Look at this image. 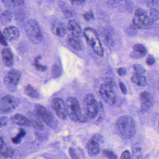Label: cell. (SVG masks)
Segmentation results:
<instances>
[{
    "label": "cell",
    "mask_w": 159,
    "mask_h": 159,
    "mask_svg": "<svg viewBox=\"0 0 159 159\" xmlns=\"http://www.w3.org/2000/svg\"><path fill=\"white\" fill-rule=\"evenodd\" d=\"M116 128L120 134L125 139H131L136 134L135 121L129 116H123L119 118L116 123Z\"/></svg>",
    "instance_id": "6da1fadb"
},
{
    "label": "cell",
    "mask_w": 159,
    "mask_h": 159,
    "mask_svg": "<svg viewBox=\"0 0 159 159\" xmlns=\"http://www.w3.org/2000/svg\"><path fill=\"white\" fill-rule=\"evenodd\" d=\"M66 111L69 118L75 122H86L88 118L82 115L78 100L75 97H70L66 101Z\"/></svg>",
    "instance_id": "7a4b0ae2"
},
{
    "label": "cell",
    "mask_w": 159,
    "mask_h": 159,
    "mask_svg": "<svg viewBox=\"0 0 159 159\" xmlns=\"http://www.w3.org/2000/svg\"><path fill=\"white\" fill-rule=\"evenodd\" d=\"M83 35L95 54L99 57H102L103 49L96 30L91 28H85L83 31Z\"/></svg>",
    "instance_id": "3957f363"
},
{
    "label": "cell",
    "mask_w": 159,
    "mask_h": 159,
    "mask_svg": "<svg viewBox=\"0 0 159 159\" xmlns=\"http://www.w3.org/2000/svg\"><path fill=\"white\" fill-rule=\"evenodd\" d=\"M25 32L29 40L34 44H38L43 40V35L39 25L36 21L30 19L25 26Z\"/></svg>",
    "instance_id": "277c9868"
},
{
    "label": "cell",
    "mask_w": 159,
    "mask_h": 159,
    "mask_svg": "<svg viewBox=\"0 0 159 159\" xmlns=\"http://www.w3.org/2000/svg\"><path fill=\"white\" fill-rule=\"evenodd\" d=\"M154 21L144 9L138 8L135 10V15L133 20L132 24L137 29L148 30L152 28Z\"/></svg>",
    "instance_id": "5b68a950"
},
{
    "label": "cell",
    "mask_w": 159,
    "mask_h": 159,
    "mask_svg": "<svg viewBox=\"0 0 159 159\" xmlns=\"http://www.w3.org/2000/svg\"><path fill=\"white\" fill-rule=\"evenodd\" d=\"M35 114L38 117L50 128H56L57 125V122L55 117L51 112L48 110L44 106L40 104L34 105Z\"/></svg>",
    "instance_id": "8992f818"
},
{
    "label": "cell",
    "mask_w": 159,
    "mask_h": 159,
    "mask_svg": "<svg viewBox=\"0 0 159 159\" xmlns=\"http://www.w3.org/2000/svg\"><path fill=\"white\" fill-rule=\"evenodd\" d=\"M85 115L88 119H94L99 112V105L93 95H86L83 101Z\"/></svg>",
    "instance_id": "52a82bcc"
},
{
    "label": "cell",
    "mask_w": 159,
    "mask_h": 159,
    "mask_svg": "<svg viewBox=\"0 0 159 159\" xmlns=\"http://www.w3.org/2000/svg\"><path fill=\"white\" fill-rule=\"evenodd\" d=\"M21 76V73L18 70L12 69L5 76L4 83L10 92H14L16 91Z\"/></svg>",
    "instance_id": "ba28073f"
},
{
    "label": "cell",
    "mask_w": 159,
    "mask_h": 159,
    "mask_svg": "<svg viewBox=\"0 0 159 159\" xmlns=\"http://www.w3.org/2000/svg\"><path fill=\"white\" fill-rule=\"evenodd\" d=\"M112 86L106 83L102 84L99 90V94L104 101L109 105H114L116 101V95Z\"/></svg>",
    "instance_id": "9c48e42d"
},
{
    "label": "cell",
    "mask_w": 159,
    "mask_h": 159,
    "mask_svg": "<svg viewBox=\"0 0 159 159\" xmlns=\"http://www.w3.org/2000/svg\"><path fill=\"white\" fill-rule=\"evenodd\" d=\"M19 103V99L12 95H6L0 101V110L3 113H8L16 109Z\"/></svg>",
    "instance_id": "30bf717a"
},
{
    "label": "cell",
    "mask_w": 159,
    "mask_h": 159,
    "mask_svg": "<svg viewBox=\"0 0 159 159\" xmlns=\"http://www.w3.org/2000/svg\"><path fill=\"white\" fill-rule=\"evenodd\" d=\"M52 107L56 114L60 119L65 120L67 119V115L66 105L62 99L56 98L52 101Z\"/></svg>",
    "instance_id": "8fae6325"
},
{
    "label": "cell",
    "mask_w": 159,
    "mask_h": 159,
    "mask_svg": "<svg viewBox=\"0 0 159 159\" xmlns=\"http://www.w3.org/2000/svg\"><path fill=\"white\" fill-rule=\"evenodd\" d=\"M141 101V110L142 113L148 112L154 104L153 95L148 91H143L140 94Z\"/></svg>",
    "instance_id": "7c38bea8"
},
{
    "label": "cell",
    "mask_w": 159,
    "mask_h": 159,
    "mask_svg": "<svg viewBox=\"0 0 159 159\" xmlns=\"http://www.w3.org/2000/svg\"><path fill=\"white\" fill-rule=\"evenodd\" d=\"M3 35L6 39L9 41L17 40L20 35L19 30L17 27L11 26L4 29Z\"/></svg>",
    "instance_id": "4fadbf2b"
},
{
    "label": "cell",
    "mask_w": 159,
    "mask_h": 159,
    "mask_svg": "<svg viewBox=\"0 0 159 159\" xmlns=\"http://www.w3.org/2000/svg\"><path fill=\"white\" fill-rule=\"evenodd\" d=\"M67 42L70 47L77 51L82 50L84 48L83 43L80 37L70 35L67 38Z\"/></svg>",
    "instance_id": "5bb4252c"
},
{
    "label": "cell",
    "mask_w": 159,
    "mask_h": 159,
    "mask_svg": "<svg viewBox=\"0 0 159 159\" xmlns=\"http://www.w3.org/2000/svg\"><path fill=\"white\" fill-rule=\"evenodd\" d=\"M11 121L14 124L22 127H30L31 126L30 122L28 118L20 114H16L11 118Z\"/></svg>",
    "instance_id": "9a60e30c"
},
{
    "label": "cell",
    "mask_w": 159,
    "mask_h": 159,
    "mask_svg": "<svg viewBox=\"0 0 159 159\" xmlns=\"http://www.w3.org/2000/svg\"><path fill=\"white\" fill-rule=\"evenodd\" d=\"M28 119L30 122L31 126L34 129L39 131H43L44 129V126L42 120L38 117L35 114L30 113L28 115Z\"/></svg>",
    "instance_id": "2e32d148"
},
{
    "label": "cell",
    "mask_w": 159,
    "mask_h": 159,
    "mask_svg": "<svg viewBox=\"0 0 159 159\" xmlns=\"http://www.w3.org/2000/svg\"><path fill=\"white\" fill-rule=\"evenodd\" d=\"M2 58L4 64L7 67H11L14 64V57L9 49L5 48L2 51Z\"/></svg>",
    "instance_id": "e0dca14e"
},
{
    "label": "cell",
    "mask_w": 159,
    "mask_h": 159,
    "mask_svg": "<svg viewBox=\"0 0 159 159\" xmlns=\"http://www.w3.org/2000/svg\"><path fill=\"white\" fill-rule=\"evenodd\" d=\"M53 33L59 37H64L67 33V29L65 25L62 22H55L52 26Z\"/></svg>",
    "instance_id": "ac0fdd59"
},
{
    "label": "cell",
    "mask_w": 159,
    "mask_h": 159,
    "mask_svg": "<svg viewBox=\"0 0 159 159\" xmlns=\"http://www.w3.org/2000/svg\"><path fill=\"white\" fill-rule=\"evenodd\" d=\"M87 149L90 156H96L100 152V144L91 139L90 141L87 144Z\"/></svg>",
    "instance_id": "d6986e66"
},
{
    "label": "cell",
    "mask_w": 159,
    "mask_h": 159,
    "mask_svg": "<svg viewBox=\"0 0 159 159\" xmlns=\"http://www.w3.org/2000/svg\"><path fill=\"white\" fill-rule=\"evenodd\" d=\"M68 30L70 32L72 35L80 37L81 35V29L79 24L74 20H70L67 25Z\"/></svg>",
    "instance_id": "ffe728a7"
},
{
    "label": "cell",
    "mask_w": 159,
    "mask_h": 159,
    "mask_svg": "<svg viewBox=\"0 0 159 159\" xmlns=\"http://www.w3.org/2000/svg\"><path fill=\"white\" fill-rule=\"evenodd\" d=\"M100 36L102 37L103 42L105 44L109 47L112 46L114 44V40L111 34L106 29L102 28L100 30Z\"/></svg>",
    "instance_id": "44dd1931"
},
{
    "label": "cell",
    "mask_w": 159,
    "mask_h": 159,
    "mask_svg": "<svg viewBox=\"0 0 159 159\" xmlns=\"http://www.w3.org/2000/svg\"><path fill=\"white\" fill-rule=\"evenodd\" d=\"M131 81L133 83L137 85L139 87H145L147 84L146 77L143 75L134 73L131 77Z\"/></svg>",
    "instance_id": "7402d4cb"
},
{
    "label": "cell",
    "mask_w": 159,
    "mask_h": 159,
    "mask_svg": "<svg viewBox=\"0 0 159 159\" xmlns=\"http://www.w3.org/2000/svg\"><path fill=\"white\" fill-rule=\"evenodd\" d=\"M131 159H143V150L140 144L138 143L133 145Z\"/></svg>",
    "instance_id": "603a6c76"
},
{
    "label": "cell",
    "mask_w": 159,
    "mask_h": 159,
    "mask_svg": "<svg viewBox=\"0 0 159 159\" xmlns=\"http://www.w3.org/2000/svg\"><path fill=\"white\" fill-rule=\"evenodd\" d=\"M13 18L12 12L9 10H5L0 16V22L2 25H7L11 22Z\"/></svg>",
    "instance_id": "cb8c5ba5"
},
{
    "label": "cell",
    "mask_w": 159,
    "mask_h": 159,
    "mask_svg": "<svg viewBox=\"0 0 159 159\" xmlns=\"http://www.w3.org/2000/svg\"><path fill=\"white\" fill-rule=\"evenodd\" d=\"M24 92L26 95L34 99L38 98L40 96L39 92L31 85H29L26 86L24 89Z\"/></svg>",
    "instance_id": "d4e9b609"
},
{
    "label": "cell",
    "mask_w": 159,
    "mask_h": 159,
    "mask_svg": "<svg viewBox=\"0 0 159 159\" xmlns=\"http://www.w3.org/2000/svg\"><path fill=\"white\" fill-rule=\"evenodd\" d=\"M3 3L8 8H13L22 6L24 4V1H12V0H4L2 1Z\"/></svg>",
    "instance_id": "484cf974"
},
{
    "label": "cell",
    "mask_w": 159,
    "mask_h": 159,
    "mask_svg": "<svg viewBox=\"0 0 159 159\" xmlns=\"http://www.w3.org/2000/svg\"><path fill=\"white\" fill-rule=\"evenodd\" d=\"M15 151L13 148L5 145L0 149V154L5 158L11 157L14 155Z\"/></svg>",
    "instance_id": "4316f807"
},
{
    "label": "cell",
    "mask_w": 159,
    "mask_h": 159,
    "mask_svg": "<svg viewBox=\"0 0 159 159\" xmlns=\"http://www.w3.org/2000/svg\"><path fill=\"white\" fill-rule=\"evenodd\" d=\"M26 132L24 129L20 128L18 133L11 139L12 143L15 144H19L21 143L22 138L26 135Z\"/></svg>",
    "instance_id": "83f0119b"
},
{
    "label": "cell",
    "mask_w": 159,
    "mask_h": 159,
    "mask_svg": "<svg viewBox=\"0 0 159 159\" xmlns=\"http://www.w3.org/2000/svg\"><path fill=\"white\" fill-rule=\"evenodd\" d=\"M51 72L53 77L57 78L61 76L62 74V69L61 66L58 63H56L53 65L51 70Z\"/></svg>",
    "instance_id": "f1b7e54d"
},
{
    "label": "cell",
    "mask_w": 159,
    "mask_h": 159,
    "mask_svg": "<svg viewBox=\"0 0 159 159\" xmlns=\"http://www.w3.org/2000/svg\"><path fill=\"white\" fill-rule=\"evenodd\" d=\"M41 58V56H39L36 57V58L34 59L33 65L37 70L42 71V72H44V71H46V70H47V67L46 66H43V65L39 64V60Z\"/></svg>",
    "instance_id": "f546056e"
},
{
    "label": "cell",
    "mask_w": 159,
    "mask_h": 159,
    "mask_svg": "<svg viewBox=\"0 0 159 159\" xmlns=\"http://www.w3.org/2000/svg\"><path fill=\"white\" fill-rule=\"evenodd\" d=\"M103 154L107 159H118L117 157L114 152L109 149H104L103 151Z\"/></svg>",
    "instance_id": "4dcf8cb0"
},
{
    "label": "cell",
    "mask_w": 159,
    "mask_h": 159,
    "mask_svg": "<svg viewBox=\"0 0 159 159\" xmlns=\"http://www.w3.org/2000/svg\"><path fill=\"white\" fill-rule=\"evenodd\" d=\"M150 18L153 21L159 20V11L156 8H151L150 10Z\"/></svg>",
    "instance_id": "1f68e13d"
},
{
    "label": "cell",
    "mask_w": 159,
    "mask_h": 159,
    "mask_svg": "<svg viewBox=\"0 0 159 159\" xmlns=\"http://www.w3.org/2000/svg\"><path fill=\"white\" fill-rule=\"evenodd\" d=\"M14 16H15L16 19L19 22H22L25 20V18H26V15L24 14V12L20 11V10L16 11L14 13Z\"/></svg>",
    "instance_id": "d6a6232c"
},
{
    "label": "cell",
    "mask_w": 159,
    "mask_h": 159,
    "mask_svg": "<svg viewBox=\"0 0 159 159\" xmlns=\"http://www.w3.org/2000/svg\"><path fill=\"white\" fill-rule=\"evenodd\" d=\"M133 68L134 69L135 74L139 75H143L146 72V70L141 64H135L134 65Z\"/></svg>",
    "instance_id": "836d02e7"
},
{
    "label": "cell",
    "mask_w": 159,
    "mask_h": 159,
    "mask_svg": "<svg viewBox=\"0 0 159 159\" xmlns=\"http://www.w3.org/2000/svg\"><path fill=\"white\" fill-rule=\"evenodd\" d=\"M133 49L134 51H138L144 54H147V50L145 47L142 44H136L133 47Z\"/></svg>",
    "instance_id": "e575fe53"
},
{
    "label": "cell",
    "mask_w": 159,
    "mask_h": 159,
    "mask_svg": "<svg viewBox=\"0 0 159 159\" xmlns=\"http://www.w3.org/2000/svg\"><path fill=\"white\" fill-rule=\"evenodd\" d=\"M146 54L138 52V51L133 50V51H132L130 54V57L132 58L139 59L143 58L144 56H146Z\"/></svg>",
    "instance_id": "d590c367"
},
{
    "label": "cell",
    "mask_w": 159,
    "mask_h": 159,
    "mask_svg": "<svg viewBox=\"0 0 159 159\" xmlns=\"http://www.w3.org/2000/svg\"><path fill=\"white\" fill-rule=\"evenodd\" d=\"M91 140L95 141L96 143L99 144H103L104 143V138L103 136L99 134H95L93 136Z\"/></svg>",
    "instance_id": "8d00e7d4"
},
{
    "label": "cell",
    "mask_w": 159,
    "mask_h": 159,
    "mask_svg": "<svg viewBox=\"0 0 159 159\" xmlns=\"http://www.w3.org/2000/svg\"><path fill=\"white\" fill-rule=\"evenodd\" d=\"M83 17L86 21H90L94 19V15L92 11H89L83 15Z\"/></svg>",
    "instance_id": "74e56055"
},
{
    "label": "cell",
    "mask_w": 159,
    "mask_h": 159,
    "mask_svg": "<svg viewBox=\"0 0 159 159\" xmlns=\"http://www.w3.org/2000/svg\"><path fill=\"white\" fill-rule=\"evenodd\" d=\"M69 152L72 159H79L74 148H72V147H70L69 149Z\"/></svg>",
    "instance_id": "f35d334b"
},
{
    "label": "cell",
    "mask_w": 159,
    "mask_h": 159,
    "mask_svg": "<svg viewBox=\"0 0 159 159\" xmlns=\"http://www.w3.org/2000/svg\"><path fill=\"white\" fill-rule=\"evenodd\" d=\"M120 159H131V155L129 151L126 150L121 154Z\"/></svg>",
    "instance_id": "ab89813d"
},
{
    "label": "cell",
    "mask_w": 159,
    "mask_h": 159,
    "mask_svg": "<svg viewBox=\"0 0 159 159\" xmlns=\"http://www.w3.org/2000/svg\"><path fill=\"white\" fill-rule=\"evenodd\" d=\"M0 44H1L2 45L4 46H7L6 38H5L4 35L2 33L1 30H0Z\"/></svg>",
    "instance_id": "60d3db41"
},
{
    "label": "cell",
    "mask_w": 159,
    "mask_h": 159,
    "mask_svg": "<svg viewBox=\"0 0 159 159\" xmlns=\"http://www.w3.org/2000/svg\"><path fill=\"white\" fill-rule=\"evenodd\" d=\"M8 122V119L6 117L0 118V129L3 126H6Z\"/></svg>",
    "instance_id": "b9f144b4"
},
{
    "label": "cell",
    "mask_w": 159,
    "mask_h": 159,
    "mask_svg": "<svg viewBox=\"0 0 159 159\" xmlns=\"http://www.w3.org/2000/svg\"><path fill=\"white\" fill-rule=\"evenodd\" d=\"M119 87L121 90V92H122L124 95H127L128 91H127V88L124 84L122 82H120L119 83Z\"/></svg>",
    "instance_id": "7bdbcfd3"
},
{
    "label": "cell",
    "mask_w": 159,
    "mask_h": 159,
    "mask_svg": "<svg viewBox=\"0 0 159 159\" xmlns=\"http://www.w3.org/2000/svg\"><path fill=\"white\" fill-rule=\"evenodd\" d=\"M118 74L120 77H124L127 74V70L125 68L120 67L118 70Z\"/></svg>",
    "instance_id": "ee69618b"
},
{
    "label": "cell",
    "mask_w": 159,
    "mask_h": 159,
    "mask_svg": "<svg viewBox=\"0 0 159 159\" xmlns=\"http://www.w3.org/2000/svg\"><path fill=\"white\" fill-rule=\"evenodd\" d=\"M146 63L148 65H152L155 64L156 63V60L154 57L150 56L147 59Z\"/></svg>",
    "instance_id": "f6af8a7d"
},
{
    "label": "cell",
    "mask_w": 159,
    "mask_h": 159,
    "mask_svg": "<svg viewBox=\"0 0 159 159\" xmlns=\"http://www.w3.org/2000/svg\"><path fill=\"white\" fill-rule=\"evenodd\" d=\"M71 3L73 5H74L75 6H83V5L86 2V1H71Z\"/></svg>",
    "instance_id": "bcb514c9"
},
{
    "label": "cell",
    "mask_w": 159,
    "mask_h": 159,
    "mask_svg": "<svg viewBox=\"0 0 159 159\" xmlns=\"http://www.w3.org/2000/svg\"><path fill=\"white\" fill-rule=\"evenodd\" d=\"M63 13L65 16L67 18L73 16L72 12L69 9H65V10H63Z\"/></svg>",
    "instance_id": "7dc6e473"
},
{
    "label": "cell",
    "mask_w": 159,
    "mask_h": 159,
    "mask_svg": "<svg viewBox=\"0 0 159 159\" xmlns=\"http://www.w3.org/2000/svg\"><path fill=\"white\" fill-rule=\"evenodd\" d=\"M5 145L4 141L3 140L2 137H0V149Z\"/></svg>",
    "instance_id": "c3c4849f"
},
{
    "label": "cell",
    "mask_w": 159,
    "mask_h": 159,
    "mask_svg": "<svg viewBox=\"0 0 159 159\" xmlns=\"http://www.w3.org/2000/svg\"><path fill=\"white\" fill-rule=\"evenodd\" d=\"M158 125H159V120Z\"/></svg>",
    "instance_id": "681fc988"
}]
</instances>
